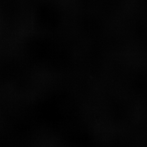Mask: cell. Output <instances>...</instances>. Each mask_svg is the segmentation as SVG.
I'll return each mask as SVG.
<instances>
[]
</instances>
